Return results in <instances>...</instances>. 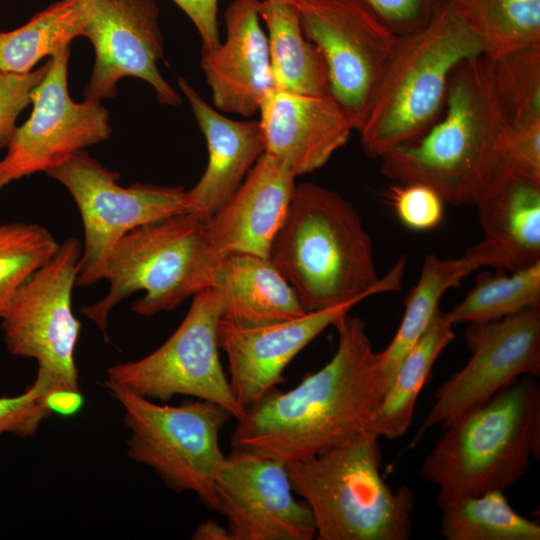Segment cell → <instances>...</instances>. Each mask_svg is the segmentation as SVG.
<instances>
[{"instance_id": "29", "label": "cell", "mask_w": 540, "mask_h": 540, "mask_svg": "<svg viewBox=\"0 0 540 540\" xmlns=\"http://www.w3.org/2000/svg\"><path fill=\"white\" fill-rule=\"evenodd\" d=\"M504 493L489 491L444 506L441 535L447 540H539L540 525L517 513Z\"/></svg>"}, {"instance_id": "30", "label": "cell", "mask_w": 540, "mask_h": 540, "mask_svg": "<svg viewBox=\"0 0 540 540\" xmlns=\"http://www.w3.org/2000/svg\"><path fill=\"white\" fill-rule=\"evenodd\" d=\"M540 307V261L507 275L481 272L474 287L451 311L444 312L453 324L483 323Z\"/></svg>"}, {"instance_id": "26", "label": "cell", "mask_w": 540, "mask_h": 540, "mask_svg": "<svg viewBox=\"0 0 540 540\" xmlns=\"http://www.w3.org/2000/svg\"><path fill=\"white\" fill-rule=\"evenodd\" d=\"M455 338L453 324L440 309L428 328L402 360L369 427L379 438L396 439L411 425L418 396L432 367Z\"/></svg>"}, {"instance_id": "40", "label": "cell", "mask_w": 540, "mask_h": 540, "mask_svg": "<svg viewBox=\"0 0 540 540\" xmlns=\"http://www.w3.org/2000/svg\"><path fill=\"white\" fill-rule=\"evenodd\" d=\"M191 538L194 540H230V535L227 527H223L214 520H206L197 526Z\"/></svg>"}, {"instance_id": "12", "label": "cell", "mask_w": 540, "mask_h": 540, "mask_svg": "<svg viewBox=\"0 0 540 540\" xmlns=\"http://www.w3.org/2000/svg\"><path fill=\"white\" fill-rule=\"evenodd\" d=\"M305 37L320 50L330 96L353 130L362 127L399 37L363 0L296 3Z\"/></svg>"}, {"instance_id": "25", "label": "cell", "mask_w": 540, "mask_h": 540, "mask_svg": "<svg viewBox=\"0 0 540 540\" xmlns=\"http://www.w3.org/2000/svg\"><path fill=\"white\" fill-rule=\"evenodd\" d=\"M481 267H484V261L473 247L457 259H442L434 254L425 256L420 277L404 301L405 311L400 326L390 344L378 352L386 390L402 360L439 310L443 294Z\"/></svg>"}, {"instance_id": "37", "label": "cell", "mask_w": 540, "mask_h": 540, "mask_svg": "<svg viewBox=\"0 0 540 540\" xmlns=\"http://www.w3.org/2000/svg\"><path fill=\"white\" fill-rule=\"evenodd\" d=\"M396 35L426 27L449 0H363Z\"/></svg>"}, {"instance_id": "15", "label": "cell", "mask_w": 540, "mask_h": 540, "mask_svg": "<svg viewBox=\"0 0 540 540\" xmlns=\"http://www.w3.org/2000/svg\"><path fill=\"white\" fill-rule=\"evenodd\" d=\"M86 21V38L95 51L91 77L84 98L100 102L117 94L121 79L147 82L158 102L182 103L181 95L161 74L164 54L159 8L154 0H77Z\"/></svg>"}, {"instance_id": "27", "label": "cell", "mask_w": 540, "mask_h": 540, "mask_svg": "<svg viewBox=\"0 0 540 540\" xmlns=\"http://www.w3.org/2000/svg\"><path fill=\"white\" fill-rule=\"evenodd\" d=\"M86 21L77 0H58L35 13L21 27L0 32V72L25 74L78 37Z\"/></svg>"}, {"instance_id": "19", "label": "cell", "mask_w": 540, "mask_h": 540, "mask_svg": "<svg viewBox=\"0 0 540 540\" xmlns=\"http://www.w3.org/2000/svg\"><path fill=\"white\" fill-rule=\"evenodd\" d=\"M295 179L285 162L263 153L231 197L205 221L213 253L268 258L286 217Z\"/></svg>"}, {"instance_id": "39", "label": "cell", "mask_w": 540, "mask_h": 540, "mask_svg": "<svg viewBox=\"0 0 540 540\" xmlns=\"http://www.w3.org/2000/svg\"><path fill=\"white\" fill-rule=\"evenodd\" d=\"M46 403L51 412L72 416L83 407L84 397L80 390H53L47 394Z\"/></svg>"}, {"instance_id": "9", "label": "cell", "mask_w": 540, "mask_h": 540, "mask_svg": "<svg viewBox=\"0 0 540 540\" xmlns=\"http://www.w3.org/2000/svg\"><path fill=\"white\" fill-rule=\"evenodd\" d=\"M82 245L66 238L55 255L18 290L0 326L13 356L34 359L53 390H79L75 349L81 322L73 314Z\"/></svg>"}, {"instance_id": "23", "label": "cell", "mask_w": 540, "mask_h": 540, "mask_svg": "<svg viewBox=\"0 0 540 540\" xmlns=\"http://www.w3.org/2000/svg\"><path fill=\"white\" fill-rule=\"evenodd\" d=\"M221 301V319L262 325L303 316L298 296L269 258L249 254L220 257L212 285Z\"/></svg>"}, {"instance_id": "22", "label": "cell", "mask_w": 540, "mask_h": 540, "mask_svg": "<svg viewBox=\"0 0 540 540\" xmlns=\"http://www.w3.org/2000/svg\"><path fill=\"white\" fill-rule=\"evenodd\" d=\"M485 267L516 271L540 261V181L499 172L478 200Z\"/></svg>"}, {"instance_id": "32", "label": "cell", "mask_w": 540, "mask_h": 540, "mask_svg": "<svg viewBox=\"0 0 540 540\" xmlns=\"http://www.w3.org/2000/svg\"><path fill=\"white\" fill-rule=\"evenodd\" d=\"M492 61L494 90L507 124L540 121V45Z\"/></svg>"}, {"instance_id": "3", "label": "cell", "mask_w": 540, "mask_h": 540, "mask_svg": "<svg viewBox=\"0 0 540 540\" xmlns=\"http://www.w3.org/2000/svg\"><path fill=\"white\" fill-rule=\"evenodd\" d=\"M444 115L418 138L401 144L381 160L384 176L401 184L434 189L444 203L478 200L494 177L507 122L493 85V61L481 55L453 71Z\"/></svg>"}, {"instance_id": "21", "label": "cell", "mask_w": 540, "mask_h": 540, "mask_svg": "<svg viewBox=\"0 0 540 540\" xmlns=\"http://www.w3.org/2000/svg\"><path fill=\"white\" fill-rule=\"evenodd\" d=\"M178 86L188 100L208 149L199 181L186 190L189 212L209 220L231 197L264 153L259 121H237L210 106L183 78Z\"/></svg>"}, {"instance_id": "31", "label": "cell", "mask_w": 540, "mask_h": 540, "mask_svg": "<svg viewBox=\"0 0 540 540\" xmlns=\"http://www.w3.org/2000/svg\"><path fill=\"white\" fill-rule=\"evenodd\" d=\"M59 245L42 225L0 224V323L20 287L55 255Z\"/></svg>"}, {"instance_id": "8", "label": "cell", "mask_w": 540, "mask_h": 540, "mask_svg": "<svg viewBox=\"0 0 540 540\" xmlns=\"http://www.w3.org/2000/svg\"><path fill=\"white\" fill-rule=\"evenodd\" d=\"M100 384L123 408L128 457L173 491L193 492L216 510L215 482L226 460L219 436L232 415L207 400L159 404L116 383Z\"/></svg>"}, {"instance_id": "36", "label": "cell", "mask_w": 540, "mask_h": 540, "mask_svg": "<svg viewBox=\"0 0 540 540\" xmlns=\"http://www.w3.org/2000/svg\"><path fill=\"white\" fill-rule=\"evenodd\" d=\"M50 58L25 74L0 72V151L8 148L17 129V119L31 104L34 89L45 77Z\"/></svg>"}, {"instance_id": "5", "label": "cell", "mask_w": 540, "mask_h": 540, "mask_svg": "<svg viewBox=\"0 0 540 540\" xmlns=\"http://www.w3.org/2000/svg\"><path fill=\"white\" fill-rule=\"evenodd\" d=\"M379 437L370 430L317 455L285 463L293 492L312 514L318 540H407L415 496L380 473Z\"/></svg>"}, {"instance_id": "4", "label": "cell", "mask_w": 540, "mask_h": 540, "mask_svg": "<svg viewBox=\"0 0 540 540\" xmlns=\"http://www.w3.org/2000/svg\"><path fill=\"white\" fill-rule=\"evenodd\" d=\"M443 429L420 469L438 488L439 509L461 498L507 491L540 456L536 377L518 378Z\"/></svg>"}, {"instance_id": "41", "label": "cell", "mask_w": 540, "mask_h": 540, "mask_svg": "<svg viewBox=\"0 0 540 540\" xmlns=\"http://www.w3.org/2000/svg\"><path fill=\"white\" fill-rule=\"evenodd\" d=\"M278 1H284V2H291V3H298L301 0H278Z\"/></svg>"}, {"instance_id": "28", "label": "cell", "mask_w": 540, "mask_h": 540, "mask_svg": "<svg viewBox=\"0 0 540 540\" xmlns=\"http://www.w3.org/2000/svg\"><path fill=\"white\" fill-rule=\"evenodd\" d=\"M491 59L540 45V0H451Z\"/></svg>"}, {"instance_id": "14", "label": "cell", "mask_w": 540, "mask_h": 540, "mask_svg": "<svg viewBox=\"0 0 540 540\" xmlns=\"http://www.w3.org/2000/svg\"><path fill=\"white\" fill-rule=\"evenodd\" d=\"M465 340L472 355L435 391L417 438L437 425L445 427L518 378L540 376V307L469 324Z\"/></svg>"}, {"instance_id": "16", "label": "cell", "mask_w": 540, "mask_h": 540, "mask_svg": "<svg viewBox=\"0 0 540 540\" xmlns=\"http://www.w3.org/2000/svg\"><path fill=\"white\" fill-rule=\"evenodd\" d=\"M293 493L285 463L232 450L215 482L216 510L230 540L315 539L310 509Z\"/></svg>"}, {"instance_id": "34", "label": "cell", "mask_w": 540, "mask_h": 540, "mask_svg": "<svg viewBox=\"0 0 540 540\" xmlns=\"http://www.w3.org/2000/svg\"><path fill=\"white\" fill-rule=\"evenodd\" d=\"M386 197L400 222L411 230H432L443 221L444 201L427 185L394 184Z\"/></svg>"}, {"instance_id": "38", "label": "cell", "mask_w": 540, "mask_h": 540, "mask_svg": "<svg viewBox=\"0 0 540 540\" xmlns=\"http://www.w3.org/2000/svg\"><path fill=\"white\" fill-rule=\"evenodd\" d=\"M193 22L202 41V52L220 45L218 31V0H171Z\"/></svg>"}, {"instance_id": "6", "label": "cell", "mask_w": 540, "mask_h": 540, "mask_svg": "<svg viewBox=\"0 0 540 540\" xmlns=\"http://www.w3.org/2000/svg\"><path fill=\"white\" fill-rule=\"evenodd\" d=\"M481 55L482 42L451 0L426 27L400 36L359 130L364 153L380 158L421 136L444 108L454 69Z\"/></svg>"}, {"instance_id": "17", "label": "cell", "mask_w": 540, "mask_h": 540, "mask_svg": "<svg viewBox=\"0 0 540 540\" xmlns=\"http://www.w3.org/2000/svg\"><path fill=\"white\" fill-rule=\"evenodd\" d=\"M353 306L344 304L262 325L220 318L219 347L226 354L228 379L238 402L246 409L283 382V372L297 354Z\"/></svg>"}, {"instance_id": "10", "label": "cell", "mask_w": 540, "mask_h": 540, "mask_svg": "<svg viewBox=\"0 0 540 540\" xmlns=\"http://www.w3.org/2000/svg\"><path fill=\"white\" fill-rule=\"evenodd\" d=\"M71 194L82 219L84 246L77 286L104 279L107 260L118 241L133 229L189 212L183 187L119 185L120 175L82 150L47 173Z\"/></svg>"}, {"instance_id": "2", "label": "cell", "mask_w": 540, "mask_h": 540, "mask_svg": "<svg viewBox=\"0 0 540 540\" xmlns=\"http://www.w3.org/2000/svg\"><path fill=\"white\" fill-rule=\"evenodd\" d=\"M269 260L313 312L401 288L405 261L379 278L372 242L353 205L315 183L296 185Z\"/></svg>"}, {"instance_id": "11", "label": "cell", "mask_w": 540, "mask_h": 540, "mask_svg": "<svg viewBox=\"0 0 540 540\" xmlns=\"http://www.w3.org/2000/svg\"><path fill=\"white\" fill-rule=\"evenodd\" d=\"M221 301L206 288L193 296L175 332L147 356L107 368L105 380L151 400L184 395L226 409L237 421L246 409L236 399L219 357Z\"/></svg>"}, {"instance_id": "35", "label": "cell", "mask_w": 540, "mask_h": 540, "mask_svg": "<svg viewBox=\"0 0 540 540\" xmlns=\"http://www.w3.org/2000/svg\"><path fill=\"white\" fill-rule=\"evenodd\" d=\"M499 172L540 181V121L507 126L495 175Z\"/></svg>"}, {"instance_id": "20", "label": "cell", "mask_w": 540, "mask_h": 540, "mask_svg": "<svg viewBox=\"0 0 540 540\" xmlns=\"http://www.w3.org/2000/svg\"><path fill=\"white\" fill-rule=\"evenodd\" d=\"M264 153L274 156L295 176L325 165L353 130L331 96L313 97L272 90L260 110Z\"/></svg>"}, {"instance_id": "18", "label": "cell", "mask_w": 540, "mask_h": 540, "mask_svg": "<svg viewBox=\"0 0 540 540\" xmlns=\"http://www.w3.org/2000/svg\"><path fill=\"white\" fill-rule=\"evenodd\" d=\"M261 0H234L224 13L226 38L200 61L214 108L243 117L258 113L275 89Z\"/></svg>"}, {"instance_id": "13", "label": "cell", "mask_w": 540, "mask_h": 540, "mask_svg": "<svg viewBox=\"0 0 540 540\" xmlns=\"http://www.w3.org/2000/svg\"><path fill=\"white\" fill-rule=\"evenodd\" d=\"M70 46L50 57L31 96L30 117L18 126L0 160V190L38 172L48 173L85 148L108 140L109 111L100 102H75L68 90Z\"/></svg>"}, {"instance_id": "24", "label": "cell", "mask_w": 540, "mask_h": 540, "mask_svg": "<svg viewBox=\"0 0 540 540\" xmlns=\"http://www.w3.org/2000/svg\"><path fill=\"white\" fill-rule=\"evenodd\" d=\"M259 14L267 28L275 89L305 96H330L324 58L305 37L297 4L261 0Z\"/></svg>"}, {"instance_id": "33", "label": "cell", "mask_w": 540, "mask_h": 540, "mask_svg": "<svg viewBox=\"0 0 540 540\" xmlns=\"http://www.w3.org/2000/svg\"><path fill=\"white\" fill-rule=\"evenodd\" d=\"M51 387L39 375L23 393L13 397H0V437L5 433L20 438L34 437L41 423L47 419L51 410L46 396Z\"/></svg>"}, {"instance_id": "1", "label": "cell", "mask_w": 540, "mask_h": 540, "mask_svg": "<svg viewBox=\"0 0 540 540\" xmlns=\"http://www.w3.org/2000/svg\"><path fill=\"white\" fill-rule=\"evenodd\" d=\"M334 327L338 346L329 362L294 388H273L247 407L232 433V450L288 463L369 430L386 390L379 353L361 318L347 313Z\"/></svg>"}, {"instance_id": "7", "label": "cell", "mask_w": 540, "mask_h": 540, "mask_svg": "<svg viewBox=\"0 0 540 540\" xmlns=\"http://www.w3.org/2000/svg\"><path fill=\"white\" fill-rule=\"evenodd\" d=\"M220 257L209 246L205 221L192 212L162 218L124 235L107 260L106 295L80 312L106 332L112 309L143 291L131 310L143 317L168 312L212 287Z\"/></svg>"}]
</instances>
